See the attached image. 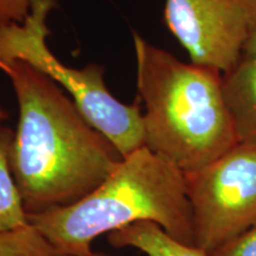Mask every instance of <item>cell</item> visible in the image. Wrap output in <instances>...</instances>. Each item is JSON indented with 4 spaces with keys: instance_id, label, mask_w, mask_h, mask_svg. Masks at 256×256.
Listing matches in <instances>:
<instances>
[{
    "instance_id": "3",
    "label": "cell",
    "mask_w": 256,
    "mask_h": 256,
    "mask_svg": "<svg viewBox=\"0 0 256 256\" xmlns=\"http://www.w3.org/2000/svg\"><path fill=\"white\" fill-rule=\"evenodd\" d=\"M28 220L66 256H87L101 235L144 220L158 224L176 241L196 247L186 176L146 146L124 156L82 200L32 214Z\"/></svg>"
},
{
    "instance_id": "12",
    "label": "cell",
    "mask_w": 256,
    "mask_h": 256,
    "mask_svg": "<svg viewBox=\"0 0 256 256\" xmlns=\"http://www.w3.org/2000/svg\"><path fill=\"white\" fill-rule=\"evenodd\" d=\"M34 0H0V24L24 20Z\"/></svg>"
},
{
    "instance_id": "4",
    "label": "cell",
    "mask_w": 256,
    "mask_h": 256,
    "mask_svg": "<svg viewBox=\"0 0 256 256\" xmlns=\"http://www.w3.org/2000/svg\"><path fill=\"white\" fill-rule=\"evenodd\" d=\"M55 4V0H34L23 22L0 24V60H24L57 83L72 96L86 120L122 156L142 148L145 133L139 101L127 104L115 98L107 89L100 64L76 69L51 52L46 43V22Z\"/></svg>"
},
{
    "instance_id": "15",
    "label": "cell",
    "mask_w": 256,
    "mask_h": 256,
    "mask_svg": "<svg viewBox=\"0 0 256 256\" xmlns=\"http://www.w3.org/2000/svg\"><path fill=\"white\" fill-rule=\"evenodd\" d=\"M87 256H110V255L104 254V252H92L90 254L87 255Z\"/></svg>"
},
{
    "instance_id": "13",
    "label": "cell",
    "mask_w": 256,
    "mask_h": 256,
    "mask_svg": "<svg viewBox=\"0 0 256 256\" xmlns=\"http://www.w3.org/2000/svg\"><path fill=\"white\" fill-rule=\"evenodd\" d=\"M246 19H247L248 34L243 52L256 54V0H238Z\"/></svg>"
},
{
    "instance_id": "7",
    "label": "cell",
    "mask_w": 256,
    "mask_h": 256,
    "mask_svg": "<svg viewBox=\"0 0 256 256\" xmlns=\"http://www.w3.org/2000/svg\"><path fill=\"white\" fill-rule=\"evenodd\" d=\"M222 78L224 98L238 142L256 144V54L243 52Z\"/></svg>"
},
{
    "instance_id": "5",
    "label": "cell",
    "mask_w": 256,
    "mask_h": 256,
    "mask_svg": "<svg viewBox=\"0 0 256 256\" xmlns=\"http://www.w3.org/2000/svg\"><path fill=\"white\" fill-rule=\"evenodd\" d=\"M185 176L197 248L210 255L256 223V144L238 142Z\"/></svg>"
},
{
    "instance_id": "11",
    "label": "cell",
    "mask_w": 256,
    "mask_h": 256,
    "mask_svg": "<svg viewBox=\"0 0 256 256\" xmlns=\"http://www.w3.org/2000/svg\"><path fill=\"white\" fill-rule=\"evenodd\" d=\"M209 256H256V223L238 238L222 246Z\"/></svg>"
},
{
    "instance_id": "8",
    "label": "cell",
    "mask_w": 256,
    "mask_h": 256,
    "mask_svg": "<svg viewBox=\"0 0 256 256\" xmlns=\"http://www.w3.org/2000/svg\"><path fill=\"white\" fill-rule=\"evenodd\" d=\"M107 236L115 248H136L146 256H209L200 248L176 241L158 224L147 220L133 223Z\"/></svg>"
},
{
    "instance_id": "9",
    "label": "cell",
    "mask_w": 256,
    "mask_h": 256,
    "mask_svg": "<svg viewBox=\"0 0 256 256\" xmlns=\"http://www.w3.org/2000/svg\"><path fill=\"white\" fill-rule=\"evenodd\" d=\"M14 136L11 128L0 127V232H14L30 226L28 214L11 168Z\"/></svg>"
},
{
    "instance_id": "14",
    "label": "cell",
    "mask_w": 256,
    "mask_h": 256,
    "mask_svg": "<svg viewBox=\"0 0 256 256\" xmlns=\"http://www.w3.org/2000/svg\"><path fill=\"white\" fill-rule=\"evenodd\" d=\"M8 114L6 113L2 107H0V127L4 126V122L8 120Z\"/></svg>"
},
{
    "instance_id": "6",
    "label": "cell",
    "mask_w": 256,
    "mask_h": 256,
    "mask_svg": "<svg viewBox=\"0 0 256 256\" xmlns=\"http://www.w3.org/2000/svg\"><path fill=\"white\" fill-rule=\"evenodd\" d=\"M164 20L191 63L224 74L243 55L248 28L238 0H165Z\"/></svg>"
},
{
    "instance_id": "2",
    "label": "cell",
    "mask_w": 256,
    "mask_h": 256,
    "mask_svg": "<svg viewBox=\"0 0 256 256\" xmlns=\"http://www.w3.org/2000/svg\"><path fill=\"white\" fill-rule=\"evenodd\" d=\"M133 43L147 148L191 174L238 142L220 70L182 62L136 32Z\"/></svg>"
},
{
    "instance_id": "10",
    "label": "cell",
    "mask_w": 256,
    "mask_h": 256,
    "mask_svg": "<svg viewBox=\"0 0 256 256\" xmlns=\"http://www.w3.org/2000/svg\"><path fill=\"white\" fill-rule=\"evenodd\" d=\"M0 256H66L30 226L14 232H0Z\"/></svg>"
},
{
    "instance_id": "1",
    "label": "cell",
    "mask_w": 256,
    "mask_h": 256,
    "mask_svg": "<svg viewBox=\"0 0 256 256\" xmlns=\"http://www.w3.org/2000/svg\"><path fill=\"white\" fill-rule=\"evenodd\" d=\"M0 70L8 78L18 102L11 168L28 214L82 200L124 156L40 70L22 60H0Z\"/></svg>"
}]
</instances>
